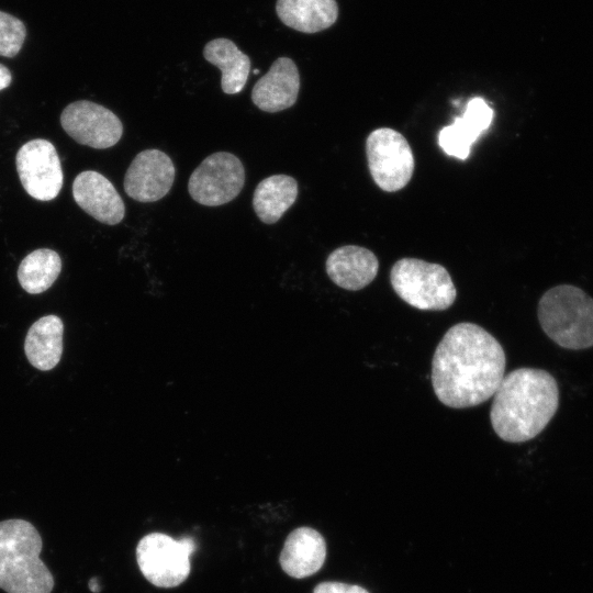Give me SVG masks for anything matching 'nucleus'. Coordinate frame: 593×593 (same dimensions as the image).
I'll return each mask as SVG.
<instances>
[{
  "mask_svg": "<svg viewBox=\"0 0 593 593\" xmlns=\"http://www.w3.org/2000/svg\"><path fill=\"white\" fill-rule=\"evenodd\" d=\"M502 345L483 327L458 323L444 334L432 359V385L446 406L466 409L488 401L505 372Z\"/></svg>",
  "mask_w": 593,
  "mask_h": 593,
  "instance_id": "nucleus-1",
  "label": "nucleus"
},
{
  "mask_svg": "<svg viewBox=\"0 0 593 593\" xmlns=\"http://www.w3.org/2000/svg\"><path fill=\"white\" fill-rule=\"evenodd\" d=\"M559 406V388L546 370L517 368L505 374L493 394L490 421L507 443H524L539 435Z\"/></svg>",
  "mask_w": 593,
  "mask_h": 593,
  "instance_id": "nucleus-2",
  "label": "nucleus"
},
{
  "mask_svg": "<svg viewBox=\"0 0 593 593\" xmlns=\"http://www.w3.org/2000/svg\"><path fill=\"white\" fill-rule=\"evenodd\" d=\"M43 540L20 518L0 522V589L7 593H51L55 581L40 558Z\"/></svg>",
  "mask_w": 593,
  "mask_h": 593,
  "instance_id": "nucleus-3",
  "label": "nucleus"
},
{
  "mask_svg": "<svg viewBox=\"0 0 593 593\" xmlns=\"http://www.w3.org/2000/svg\"><path fill=\"white\" fill-rule=\"evenodd\" d=\"M537 316L545 334L564 349L593 346V299L582 289L559 284L538 302Z\"/></svg>",
  "mask_w": 593,
  "mask_h": 593,
  "instance_id": "nucleus-4",
  "label": "nucleus"
},
{
  "mask_svg": "<svg viewBox=\"0 0 593 593\" xmlns=\"http://www.w3.org/2000/svg\"><path fill=\"white\" fill-rule=\"evenodd\" d=\"M394 292L422 311H444L452 305L457 290L447 269L417 258L399 259L391 268Z\"/></svg>",
  "mask_w": 593,
  "mask_h": 593,
  "instance_id": "nucleus-5",
  "label": "nucleus"
},
{
  "mask_svg": "<svg viewBox=\"0 0 593 593\" xmlns=\"http://www.w3.org/2000/svg\"><path fill=\"white\" fill-rule=\"evenodd\" d=\"M194 550L195 542L191 537L174 539L163 533H150L138 541L136 561L148 582L169 589L187 580Z\"/></svg>",
  "mask_w": 593,
  "mask_h": 593,
  "instance_id": "nucleus-6",
  "label": "nucleus"
},
{
  "mask_svg": "<svg viewBox=\"0 0 593 593\" xmlns=\"http://www.w3.org/2000/svg\"><path fill=\"white\" fill-rule=\"evenodd\" d=\"M366 155L371 177L383 191H399L411 180L414 155L400 132L390 127L372 131L366 141Z\"/></svg>",
  "mask_w": 593,
  "mask_h": 593,
  "instance_id": "nucleus-7",
  "label": "nucleus"
},
{
  "mask_svg": "<svg viewBox=\"0 0 593 593\" xmlns=\"http://www.w3.org/2000/svg\"><path fill=\"white\" fill-rule=\"evenodd\" d=\"M245 183V169L234 154L217 152L205 157L192 171L188 191L205 206H219L235 199Z\"/></svg>",
  "mask_w": 593,
  "mask_h": 593,
  "instance_id": "nucleus-8",
  "label": "nucleus"
},
{
  "mask_svg": "<svg viewBox=\"0 0 593 593\" xmlns=\"http://www.w3.org/2000/svg\"><path fill=\"white\" fill-rule=\"evenodd\" d=\"M15 165L24 190L34 199L51 201L63 187V169L55 146L43 138L32 139L16 153Z\"/></svg>",
  "mask_w": 593,
  "mask_h": 593,
  "instance_id": "nucleus-9",
  "label": "nucleus"
},
{
  "mask_svg": "<svg viewBox=\"0 0 593 593\" xmlns=\"http://www.w3.org/2000/svg\"><path fill=\"white\" fill-rule=\"evenodd\" d=\"M60 124L77 143L97 149L114 146L123 134V124L111 110L88 100L68 104Z\"/></svg>",
  "mask_w": 593,
  "mask_h": 593,
  "instance_id": "nucleus-10",
  "label": "nucleus"
},
{
  "mask_svg": "<svg viewBox=\"0 0 593 593\" xmlns=\"http://www.w3.org/2000/svg\"><path fill=\"white\" fill-rule=\"evenodd\" d=\"M176 169L171 158L159 149H145L132 160L124 176V191L142 203L163 199L171 189Z\"/></svg>",
  "mask_w": 593,
  "mask_h": 593,
  "instance_id": "nucleus-11",
  "label": "nucleus"
},
{
  "mask_svg": "<svg viewBox=\"0 0 593 593\" xmlns=\"http://www.w3.org/2000/svg\"><path fill=\"white\" fill-rule=\"evenodd\" d=\"M76 203L97 221L115 225L124 219V202L103 175L94 170L80 172L72 183Z\"/></svg>",
  "mask_w": 593,
  "mask_h": 593,
  "instance_id": "nucleus-12",
  "label": "nucleus"
},
{
  "mask_svg": "<svg viewBox=\"0 0 593 593\" xmlns=\"http://www.w3.org/2000/svg\"><path fill=\"white\" fill-rule=\"evenodd\" d=\"M300 75L289 57L277 58L254 86L253 103L261 111L276 113L291 108L299 96Z\"/></svg>",
  "mask_w": 593,
  "mask_h": 593,
  "instance_id": "nucleus-13",
  "label": "nucleus"
},
{
  "mask_svg": "<svg viewBox=\"0 0 593 593\" xmlns=\"http://www.w3.org/2000/svg\"><path fill=\"white\" fill-rule=\"evenodd\" d=\"M493 114L492 108L484 99H471L462 115L439 131L440 148L449 156L466 160L472 144L490 127Z\"/></svg>",
  "mask_w": 593,
  "mask_h": 593,
  "instance_id": "nucleus-14",
  "label": "nucleus"
},
{
  "mask_svg": "<svg viewBox=\"0 0 593 593\" xmlns=\"http://www.w3.org/2000/svg\"><path fill=\"white\" fill-rule=\"evenodd\" d=\"M326 273L339 288L358 291L373 281L379 260L368 248L346 245L334 249L325 262Z\"/></svg>",
  "mask_w": 593,
  "mask_h": 593,
  "instance_id": "nucleus-15",
  "label": "nucleus"
},
{
  "mask_svg": "<svg viewBox=\"0 0 593 593\" xmlns=\"http://www.w3.org/2000/svg\"><path fill=\"white\" fill-rule=\"evenodd\" d=\"M326 558L324 537L314 528L293 529L284 540L279 557L281 569L290 577L303 579L316 573Z\"/></svg>",
  "mask_w": 593,
  "mask_h": 593,
  "instance_id": "nucleus-16",
  "label": "nucleus"
},
{
  "mask_svg": "<svg viewBox=\"0 0 593 593\" xmlns=\"http://www.w3.org/2000/svg\"><path fill=\"white\" fill-rule=\"evenodd\" d=\"M280 21L302 33H317L331 27L338 18L336 0H277Z\"/></svg>",
  "mask_w": 593,
  "mask_h": 593,
  "instance_id": "nucleus-17",
  "label": "nucleus"
},
{
  "mask_svg": "<svg viewBox=\"0 0 593 593\" xmlns=\"http://www.w3.org/2000/svg\"><path fill=\"white\" fill-rule=\"evenodd\" d=\"M63 332V322L56 315H46L33 323L24 343L26 358L33 367L47 371L59 362Z\"/></svg>",
  "mask_w": 593,
  "mask_h": 593,
  "instance_id": "nucleus-18",
  "label": "nucleus"
},
{
  "mask_svg": "<svg viewBox=\"0 0 593 593\" xmlns=\"http://www.w3.org/2000/svg\"><path fill=\"white\" fill-rule=\"evenodd\" d=\"M203 57L222 71L221 88L226 94L243 90L250 70V59L237 45L224 37L208 42Z\"/></svg>",
  "mask_w": 593,
  "mask_h": 593,
  "instance_id": "nucleus-19",
  "label": "nucleus"
},
{
  "mask_svg": "<svg viewBox=\"0 0 593 593\" xmlns=\"http://www.w3.org/2000/svg\"><path fill=\"white\" fill-rule=\"evenodd\" d=\"M299 187L293 177L272 175L262 179L253 195V208L265 224L278 222L298 198Z\"/></svg>",
  "mask_w": 593,
  "mask_h": 593,
  "instance_id": "nucleus-20",
  "label": "nucleus"
},
{
  "mask_svg": "<svg viewBox=\"0 0 593 593\" xmlns=\"http://www.w3.org/2000/svg\"><path fill=\"white\" fill-rule=\"evenodd\" d=\"M61 271L59 255L48 248H40L23 258L18 268V280L30 294L46 291Z\"/></svg>",
  "mask_w": 593,
  "mask_h": 593,
  "instance_id": "nucleus-21",
  "label": "nucleus"
},
{
  "mask_svg": "<svg viewBox=\"0 0 593 593\" xmlns=\"http://www.w3.org/2000/svg\"><path fill=\"white\" fill-rule=\"evenodd\" d=\"M26 30L21 20L0 11V56L14 57L21 49Z\"/></svg>",
  "mask_w": 593,
  "mask_h": 593,
  "instance_id": "nucleus-22",
  "label": "nucleus"
},
{
  "mask_svg": "<svg viewBox=\"0 0 593 593\" xmlns=\"http://www.w3.org/2000/svg\"><path fill=\"white\" fill-rule=\"evenodd\" d=\"M313 593H369L366 589L356 584H348L337 581H326L318 583Z\"/></svg>",
  "mask_w": 593,
  "mask_h": 593,
  "instance_id": "nucleus-23",
  "label": "nucleus"
},
{
  "mask_svg": "<svg viewBox=\"0 0 593 593\" xmlns=\"http://www.w3.org/2000/svg\"><path fill=\"white\" fill-rule=\"evenodd\" d=\"M12 76L10 70L0 64V90L8 88L11 83Z\"/></svg>",
  "mask_w": 593,
  "mask_h": 593,
  "instance_id": "nucleus-24",
  "label": "nucleus"
},
{
  "mask_svg": "<svg viewBox=\"0 0 593 593\" xmlns=\"http://www.w3.org/2000/svg\"><path fill=\"white\" fill-rule=\"evenodd\" d=\"M89 589L93 592V593H98L100 591V584H99V581H98V578H92L89 583Z\"/></svg>",
  "mask_w": 593,
  "mask_h": 593,
  "instance_id": "nucleus-25",
  "label": "nucleus"
},
{
  "mask_svg": "<svg viewBox=\"0 0 593 593\" xmlns=\"http://www.w3.org/2000/svg\"><path fill=\"white\" fill-rule=\"evenodd\" d=\"M258 72H259V70H258V69L254 70V74H258Z\"/></svg>",
  "mask_w": 593,
  "mask_h": 593,
  "instance_id": "nucleus-26",
  "label": "nucleus"
}]
</instances>
